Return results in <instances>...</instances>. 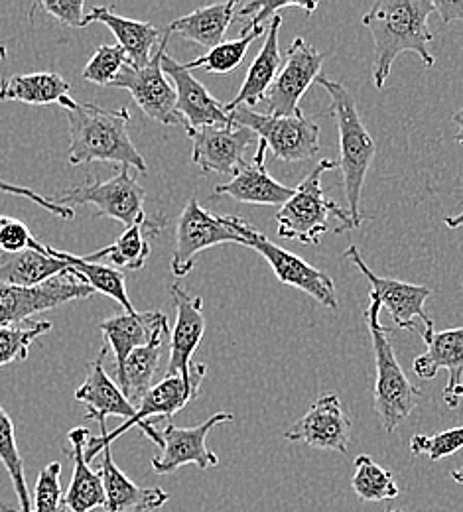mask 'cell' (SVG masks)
Returning a JSON list of instances; mask_svg holds the SVG:
<instances>
[{"instance_id": "cell-23", "label": "cell", "mask_w": 463, "mask_h": 512, "mask_svg": "<svg viewBox=\"0 0 463 512\" xmlns=\"http://www.w3.org/2000/svg\"><path fill=\"white\" fill-rule=\"evenodd\" d=\"M266 150V144L259 142L255 160L251 164H245L227 184H219L213 192V197L229 195L239 203L282 207L292 197L294 188L282 186L268 174L265 166Z\"/></svg>"}, {"instance_id": "cell-32", "label": "cell", "mask_w": 463, "mask_h": 512, "mask_svg": "<svg viewBox=\"0 0 463 512\" xmlns=\"http://www.w3.org/2000/svg\"><path fill=\"white\" fill-rule=\"evenodd\" d=\"M166 335H158L150 345L134 349L127 357L121 371H117L119 388L123 390L125 398L133 404L134 408L140 404L144 394L154 386L152 381L156 377V371L160 367V357L164 353V341Z\"/></svg>"}, {"instance_id": "cell-17", "label": "cell", "mask_w": 463, "mask_h": 512, "mask_svg": "<svg viewBox=\"0 0 463 512\" xmlns=\"http://www.w3.org/2000/svg\"><path fill=\"white\" fill-rule=\"evenodd\" d=\"M284 438L288 442L304 444L308 448L347 453L351 438V420L345 414L339 396L326 392L308 408V412L298 422H294Z\"/></svg>"}, {"instance_id": "cell-52", "label": "cell", "mask_w": 463, "mask_h": 512, "mask_svg": "<svg viewBox=\"0 0 463 512\" xmlns=\"http://www.w3.org/2000/svg\"><path fill=\"white\" fill-rule=\"evenodd\" d=\"M389 512H404V511H389Z\"/></svg>"}, {"instance_id": "cell-2", "label": "cell", "mask_w": 463, "mask_h": 512, "mask_svg": "<svg viewBox=\"0 0 463 512\" xmlns=\"http://www.w3.org/2000/svg\"><path fill=\"white\" fill-rule=\"evenodd\" d=\"M66 117L71 140L67 160L71 166L119 162L146 174V160L136 150L129 134L131 113L127 107L107 111L93 103H77L66 111Z\"/></svg>"}, {"instance_id": "cell-40", "label": "cell", "mask_w": 463, "mask_h": 512, "mask_svg": "<svg viewBox=\"0 0 463 512\" xmlns=\"http://www.w3.org/2000/svg\"><path fill=\"white\" fill-rule=\"evenodd\" d=\"M463 448V426L452 428L434 436H412L410 451L414 455H428L430 461H440Z\"/></svg>"}, {"instance_id": "cell-1", "label": "cell", "mask_w": 463, "mask_h": 512, "mask_svg": "<svg viewBox=\"0 0 463 512\" xmlns=\"http://www.w3.org/2000/svg\"><path fill=\"white\" fill-rule=\"evenodd\" d=\"M432 12L436 10L430 0H377L363 16V26L375 42L373 83L377 89L385 87L395 60L404 52L416 54L426 67L436 64L430 54Z\"/></svg>"}, {"instance_id": "cell-19", "label": "cell", "mask_w": 463, "mask_h": 512, "mask_svg": "<svg viewBox=\"0 0 463 512\" xmlns=\"http://www.w3.org/2000/svg\"><path fill=\"white\" fill-rule=\"evenodd\" d=\"M170 294L176 306V325L170 331V359L166 377L180 375L190 379L194 375V353L205 333L203 300L199 296H190L180 284L170 286Z\"/></svg>"}, {"instance_id": "cell-37", "label": "cell", "mask_w": 463, "mask_h": 512, "mask_svg": "<svg viewBox=\"0 0 463 512\" xmlns=\"http://www.w3.org/2000/svg\"><path fill=\"white\" fill-rule=\"evenodd\" d=\"M52 331L50 321H28L24 325H0V367L26 361L32 343Z\"/></svg>"}, {"instance_id": "cell-50", "label": "cell", "mask_w": 463, "mask_h": 512, "mask_svg": "<svg viewBox=\"0 0 463 512\" xmlns=\"http://www.w3.org/2000/svg\"><path fill=\"white\" fill-rule=\"evenodd\" d=\"M6 56H8V50H6V46L0 42V62L6 60Z\"/></svg>"}, {"instance_id": "cell-48", "label": "cell", "mask_w": 463, "mask_h": 512, "mask_svg": "<svg viewBox=\"0 0 463 512\" xmlns=\"http://www.w3.org/2000/svg\"><path fill=\"white\" fill-rule=\"evenodd\" d=\"M446 225H448L450 229H460V227H463V211L460 215L446 217Z\"/></svg>"}, {"instance_id": "cell-13", "label": "cell", "mask_w": 463, "mask_h": 512, "mask_svg": "<svg viewBox=\"0 0 463 512\" xmlns=\"http://www.w3.org/2000/svg\"><path fill=\"white\" fill-rule=\"evenodd\" d=\"M324 54L318 52L304 38H296L288 48L286 60L280 67L274 83L266 93L265 103L268 115L272 117H298L300 99L310 89L312 83L318 81Z\"/></svg>"}, {"instance_id": "cell-8", "label": "cell", "mask_w": 463, "mask_h": 512, "mask_svg": "<svg viewBox=\"0 0 463 512\" xmlns=\"http://www.w3.org/2000/svg\"><path fill=\"white\" fill-rule=\"evenodd\" d=\"M229 221L233 229L247 241L249 249H255L259 255L265 256L268 266L272 268L274 276L292 288L302 290L310 298H314L318 304L337 310V294L333 280L320 268L308 264L304 258L274 245L268 241L261 231H257L251 223H247L243 217L229 215Z\"/></svg>"}, {"instance_id": "cell-30", "label": "cell", "mask_w": 463, "mask_h": 512, "mask_svg": "<svg viewBox=\"0 0 463 512\" xmlns=\"http://www.w3.org/2000/svg\"><path fill=\"white\" fill-rule=\"evenodd\" d=\"M237 8L239 6L235 0L201 6L198 10L174 20L168 26V32L178 34L201 48H207L209 52L223 42L231 22L237 18Z\"/></svg>"}, {"instance_id": "cell-47", "label": "cell", "mask_w": 463, "mask_h": 512, "mask_svg": "<svg viewBox=\"0 0 463 512\" xmlns=\"http://www.w3.org/2000/svg\"><path fill=\"white\" fill-rule=\"evenodd\" d=\"M454 123H456V127H458V132H456V142H460L463 146V107L460 111H456V115H454Z\"/></svg>"}, {"instance_id": "cell-39", "label": "cell", "mask_w": 463, "mask_h": 512, "mask_svg": "<svg viewBox=\"0 0 463 512\" xmlns=\"http://www.w3.org/2000/svg\"><path fill=\"white\" fill-rule=\"evenodd\" d=\"M62 463L54 461L46 465L36 481L34 489V509L32 512H66L64 489L60 483Z\"/></svg>"}, {"instance_id": "cell-25", "label": "cell", "mask_w": 463, "mask_h": 512, "mask_svg": "<svg viewBox=\"0 0 463 512\" xmlns=\"http://www.w3.org/2000/svg\"><path fill=\"white\" fill-rule=\"evenodd\" d=\"M87 442H89L87 428H75L69 432V444H71L69 457L73 459V475L64 497V505L71 512L105 509L103 477H101V471L91 469L89 461L85 459Z\"/></svg>"}, {"instance_id": "cell-20", "label": "cell", "mask_w": 463, "mask_h": 512, "mask_svg": "<svg viewBox=\"0 0 463 512\" xmlns=\"http://www.w3.org/2000/svg\"><path fill=\"white\" fill-rule=\"evenodd\" d=\"M107 347L101 355L87 365L85 383L75 390V400L87 406L85 420H97L101 434H107V418H125L131 420L136 412L133 404L125 398L119 384L115 383L103 369V359Z\"/></svg>"}, {"instance_id": "cell-27", "label": "cell", "mask_w": 463, "mask_h": 512, "mask_svg": "<svg viewBox=\"0 0 463 512\" xmlns=\"http://www.w3.org/2000/svg\"><path fill=\"white\" fill-rule=\"evenodd\" d=\"M282 26V16L276 14L272 16L268 28H266V40L259 52V56L255 58V62L249 67L245 83L241 85L239 93L235 95L233 101H229L225 105V113L229 115L233 109L245 105L249 109H255L259 103L265 101L266 93L270 89V85L274 83L282 58H280V46H278V32Z\"/></svg>"}, {"instance_id": "cell-24", "label": "cell", "mask_w": 463, "mask_h": 512, "mask_svg": "<svg viewBox=\"0 0 463 512\" xmlns=\"http://www.w3.org/2000/svg\"><path fill=\"white\" fill-rule=\"evenodd\" d=\"M93 22H101L111 28V32L119 42L117 46L125 50L129 65L134 69L148 65L156 52V44L162 42L160 30L154 24L119 16L109 6H93L91 12L85 16L83 28H87Z\"/></svg>"}, {"instance_id": "cell-16", "label": "cell", "mask_w": 463, "mask_h": 512, "mask_svg": "<svg viewBox=\"0 0 463 512\" xmlns=\"http://www.w3.org/2000/svg\"><path fill=\"white\" fill-rule=\"evenodd\" d=\"M194 142L192 162L201 174H223L235 176L247 162V148L259 140L249 128L237 127L233 123L225 127H203L188 134Z\"/></svg>"}, {"instance_id": "cell-21", "label": "cell", "mask_w": 463, "mask_h": 512, "mask_svg": "<svg viewBox=\"0 0 463 512\" xmlns=\"http://www.w3.org/2000/svg\"><path fill=\"white\" fill-rule=\"evenodd\" d=\"M101 477L105 487V512H150L162 509L170 495L160 487H138L115 463L113 449L101 451Z\"/></svg>"}, {"instance_id": "cell-6", "label": "cell", "mask_w": 463, "mask_h": 512, "mask_svg": "<svg viewBox=\"0 0 463 512\" xmlns=\"http://www.w3.org/2000/svg\"><path fill=\"white\" fill-rule=\"evenodd\" d=\"M58 205H93L97 217H109L125 225V229L134 225H150V219L144 211L146 192L138 186L136 176L129 166H121V170L101 182L87 178L83 184L69 188L66 193L54 199Z\"/></svg>"}, {"instance_id": "cell-33", "label": "cell", "mask_w": 463, "mask_h": 512, "mask_svg": "<svg viewBox=\"0 0 463 512\" xmlns=\"http://www.w3.org/2000/svg\"><path fill=\"white\" fill-rule=\"evenodd\" d=\"M166 225V219H154L150 225H134L125 229V233L109 247L91 253V255L83 256L89 262H97V260H109L119 268H127V270H140L148 256H150V243L148 237L158 235Z\"/></svg>"}, {"instance_id": "cell-15", "label": "cell", "mask_w": 463, "mask_h": 512, "mask_svg": "<svg viewBox=\"0 0 463 512\" xmlns=\"http://www.w3.org/2000/svg\"><path fill=\"white\" fill-rule=\"evenodd\" d=\"M233 422V414L217 412L194 428H180L172 422L160 432V455L152 457V469L158 475H170L184 465H198L201 471L219 465V457L207 448V436L215 426Z\"/></svg>"}, {"instance_id": "cell-7", "label": "cell", "mask_w": 463, "mask_h": 512, "mask_svg": "<svg viewBox=\"0 0 463 512\" xmlns=\"http://www.w3.org/2000/svg\"><path fill=\"white\" fill-rule=\"evenodd\" d=\"M229 119L237 127L255 132L259 142L282 162H306L320 152V127L304 117H272L245 105L233 109Z\"/></svg>"}, {"instance_id": "cell-31", "label": "cell", "mask_w": 463, "mask_h": 512, "mask_svg": "<svg viewBox=\"0 0 463 512\" xmlns=\"http://www.w3.org/2000/svg\"><path fill=\"white\" fill-rule=\"evenodd\" d=\"M48 255L64 260L67 264V272L71 276H75L77 280H81L83 284H87L89 288H93L99 294L109 296L111 300H115L127 314H134L133 302L129 300L127 294V284H125V274L117 268L111 266H103L97 262H89L83 256L71 255L66 251H58L46 245Z\"/></svg>"}, {"instance_id": "cell-3", "label": "cell", "mask_w": 463, "mask_h": 512, "mask_svg": "<svg viewBox=\"0 0 463 512\" xmlns=\"http://www.w3.org/2000/svg\"><path fill=\"white\" fill-rule=\"evenodd\" d=\"M330 95V111L339 132V170L343 180V192L349 207L351 229H357L365 215L361 211V197L367 180V172L375 160L377 144L371 132L363 125L357 111V103L349 89L330 77H318L316 81Z\"/></svg>"}, {"instance_id": "cell-14", "label": "cell", "mask_w": 463, "mask_h": 512, "mask_svg": "<svg viewBox=\"0 0 463 512\" xmlns=\"http://www.w3.org/2000/svg\"><path fill=\"white\" fill-rule=\"evenodd\" d=\"M95 290L71 274H60L40 286L20 288L0 284V325H20L22 321L93 296Z\"/></svg>"}, {"instance_id": "cell-4", "label": "cell", "mask_w": 463, "mask_h": 512, "mask_svg": "<svg viewBox=\"0 0 463 512\" xmlns=\"http://www.w3.org/2000/svg\"><path fill=\"white\" fill-rule=\"evenodd\" d=\"M381 304L371 300L365 308V320L373 341L375 353V412L385 432H395L400 422H404L416 408L422 390L408 381L404 369L400 367L389 335L398 331L397 327H385L379 321Z\"/></svg>"}, {"instance_id": "cell-51", "label": "cell", "mask_w": 463, "mask_h": 512, "mask_svg": "<svg viewBox=\"0 0 463 512\" xmlns=\"http://www.w3.org/2000/svg\"><path fill=\"white\" fill-rule=\"evenodd\" d=\"M0 512H20L16 511V509H12V507H8L6 503H0Z\"/></svg>"}, {"instance_id": "cell-44", "label": "cell", "mask_w": 463, "mask_h": 512, "mask_svg": "<svg viewBox=\"0 0 463 512\" xmlns=\"http://www.w3.org/2000/svg\"><path fill=\"white\" fill-rule=\"evenodd\" d=\"M0 192L10 193V195H18V197H26V199L34 201L36 205H40V207L48 209L52 215H56V217H60V219H73V217H75V211H73L71 207L58 205L56 201H52V199H48V197H44V195H40V193L30 190V188L10 184V182H6V180H2V178H0Z\"/></svg>"}, {"instance_id": "cell-42", "label": "cell", "mask_w": 463, "mask_h": 512, "mask_svg": "<svg viewBox=\"0 0 463 512\" xmlns=\"http://www.w3.org/2000/svg\"><path fill=\"white\" fill-rule=\"evenodd\" d=\"M36 239L28 227L12 217H4L0 225V253H20L32 247Z\"/></svg>"}, {"instance_id": "cell-18", "label": "cell", "mask_w": 463, "mask_h": 512, "mask_svg": "<svg viewBox=\"0 0 463 512\" xmlns=\"http://www.w3.org/2000/svg\"><path fill=\"white\" fill-rule=\"evenodd\" d=\"M162 69L168 79L174 81L176 89V115L182 121L186 132H194L203 127H225L231 123L225 113V105L219 103L186 64L176 62L168 54L162 56Z\"/></svg>"}, {"instance_id": "cell-49", "label": "cell", "mask_w": 463, "mask_h": 512, "mask_svg": "<svg viewBox=\"0 0 463 512\" xmlns=\"http://www.w3.org/2000/svg\"><path fill=\"white\" fill-rule=\"evenodd\" d=\"M450 475H452V479H454V481H456V483H458V485L463 489V465L460 469H454Z\"/></svg>"}, {"instance_id": "cell-41", "label": "cell", "mask_w": 463, "mask_h": 512, "mask_svg": "<svg viewBox=\"0 0 463 512\" xmlns=\"http://www.w3.org/2000/svg\"><path fill=\"white\" fill-rule=\"evenodd\" d=\"M286 8H300L308 14H312L318 8V2L316 0H286V2H257V0H253V2L237 8L239 18H243V16L249 18V24L243 28L241 34H247L255 28H263L265 20L276 16L280 10H286Z\"/></svg>"}, {"instance_id": "cell-5", "label": "cell", "mask_w": 463, "mask_h": 512, "mask_svg": "<svg viewBox=\"0 0 463 512\" xmlns=\"http://www.w3.org/2000/svg\"><path fill=\"white\" fill-rule=\"evenodd\" d=\"M335 166L337 164L331 160H320L308 178L294 188L292 197L276 213L278 237L292 239L302 245H318L330 229V215H335L341 221V225L335 229L337 235L351 231L349 213L339 209L322 186V178Z\"/></svg>"}, {"instance_id": "cell-29", "label": "cell", "mask_w": 463, "mask_h": 512, "mask_svg": "<svg viewBox=\"0 0 463 512\" xmlns=\"http://www.w3.org/2000/svg\"><path fill=\"white\" fill-rule=\"evenodd\" d=\"M60 274H69L66 262L48 255L38 241L20 253H0V284L34 288Z\"/></svg>"}, {"instance_id": "cell-38", "label": "cell", "mask_w": 463, "mask_h": 512, "mask_svg": "<svg viewBox=\"0 0 463 512\" xmlns=\"http://www.w3.org/2000/svg\"><path fill=\"white\" fill-rule=\"evenodd\" d=\"M127 64L129 60L121 46H99L89 64L85 65L81 77L89 83L109 87Z\"/></svg>"}, {"instance_id": "cell-34", "label": "cell", "mask_w": 463, "mask_h": 512, "mask_svg": "<svg viewBox=\"0 0 463 512\" xmlns=\"http://www.w3.org/2000/svg\"><path fill=\"white\" fill-rule=\"evenodd\" d=\"M355 495L365 503H383L397 499L398 489L395 475L373 461L369 455L355 457V473L351 477Z\"/></svg>"}, {"instance_id": "cell-12", "label": "cell", "mask_w": 463, "mask_h": 512, "mask_svg": "<svg viewBox=\"0 0 463 512\" xmlns=\"http://www.w3.org/2000/svg\"><path fill=\"white\" fill-rule=\"evenodd\" d=\"M168 40L170 32L166 30L148 65L140 69L125 65L109 87L127 89L148 119L166 127H182V121L176 115V89L162 69V56L166 54Z\"/></svg>"}, {"instance_id": "cell-36", "label": "cell", "mask_w": 463, "mask_h": 512, "mask_svg": "<svg viewBox=\"0 0 463 512\" xmlns=\"http://www.w3.org/2000/svg\"><path fill=\"white\" fill-rule=\"evenodd\" d=\"M265 32V26H263V28H255L247 34H241V38H237V40L221 42L217 48L209 50L205 56H201L198 60L186 64V67L190 71L192 69H205L207 73H219V75L229 73L235 67H239V64L245 60L251 44L255 40H259Z\"/></svg>"}, {"instance_id": "cell-11", "label": "cell", "mask_w": 463, "mask_h": 512, "mask_svg": "<svg viewBox=\"0 0 463 512\" xmlns=\"http://www.w3.org/2000/svg\"><path fill=\"white\" fill-rule=\"evenodd\" d=\"M229 243L247 247V241L233 229L229 215H213L192 197L176 223V245L170 262L172 272L178 278L190 274L203 251Z\"/></svg>"}, {"instance_id": "cell-43", "label": "cell", "mask_w": 463, "mask_h": 512, "mask_svg": "<svg viewBox=\"0 0 463 512\" xmlns=\"http://www.w3.org/2000/svg\"><path fill=\"white\" fill-rule=\"evenodd\" d=\"M46 14L56 18L67 28H83L85 22V2L83 0H44L38 4Z\"/></svg>"}, {"instance_id": "cell-22", "label": "cell", "mask_w": 463, "mask_h": 512, "mask_svg": "<svg viewBox=\"0 0 463 512\" xmlns=\"http://www.w3.org/2000/svg\"><path fill=\"white\" fill-rule=\"evenodd\" d=\"M105 347L113 351L117 371L123 369L134 349L150 345L158 335L170 333L168 318L162 312H134L115 316L101 323Z\"/></svg>"}, {"instance_id": "cell-46", "label": "cell", "mask_w": 463, "mask_h": 512, "mask_svg": "<svg viewBox=\"0 0 463 512\" xmlns=\"http://www.w3.org/2000/svg\"><path fill=\"white\" fill-rule=\"evenodd\" d=\"M463 398V384H460L458 388H454L448 396H444V400H446V404L450 406V408H456L458 404H460V400Z\"/></svg>"}, {"instance_id": "cell-45", "label": "cell", "mask_w": 463, "mask_h": 512, "mask_svg": "<svg viewBox=\"0 0 463 512\" xmlns=\"http://www.w3.org/2000/svg\"><path fill=\"white\" fill-rule=\"evenodd\" d=\"M434 10L440 14L444 24L463 20V0H458V2H444V0L434 2Z\"/></svg>"}, {"instance_id": "cell-26", "label": "cell", "mask_w": 463, "mask_h": 512, "mask_svg": "<svg viewBox=\"0 0 463 512\" xmlns=\"http://www.w3.org/2000/svg\"><path fill=\"white\" fill-rule=\"evenodd\" d=\"M426 353L412 361V371L422 381H432L442 369L448 371V384L444 396L462 384L463 379V327L432 333L426 339Z\"/></svg>"}, {"instance_id": "cell-35", "label": "cell", "mask_w": 463, "mask_h": 512, "mask_svg": "<svg viewBox=\"0 0 463 512\" xmlns=\"http://www.w3.org/2000/svg\"><path fill=\"white\" fill-rule=\"evenodd\" d=\"M0 461L10 475L14 493L20 503V512H32V499H30V489L24 475V461L16 444L14 422L8 416V412L2 408V404H0Z\"/></svg>"}, {"instance_id": "cell-9", "label": "cell", "mask_w": 463, "mask_h": 512, "mask_svg": "<svg viewBox=\"0 0 463 512\" xmlns=\"http://www.w3.org/2000/svg\"><path fill=\"white\" fill-rule=\"evenodd\" d=\"M207 375V367L196 363L194 367V375L190 379H184L180 375L174 377H164V381L154 384L144 398L140 400V404L136 406L131 420H125L121 426H117L113 432L101 434L99 438H93L87 442L85 446V459L91 461L95 459L105 448H111V444L121 438L123 434H127L133 428H140L146 422H152L154 418H172L176 416L180 410H184L192 400L198 398L199 386L203 383Z\"/></svg>"}, {"instance_id": "cell-10", "label": "cell", "mask_w": 463, "mask_h": 512, "mask_svg": "<svg viewBox=\"0 0 463 512\" xmlns=\"http://www.w3.org/2000/svg\"><path fill=\"white\" fill-rule=\"evenodd\" d=\"M341 256L343 260H351L359 268V272L369 280V300H377L381 308H385L391 314V318L397 323L398 331H418L424 341L434 333V321L424 310L426 300L432 296V290L428 286L400 282L395 278L375 274L367 266L355 245H351Z\"/></svg>"}, {"instance_id": "cell-28", "label": "cell", "mask_w": 463, "mask_h": 512, "mask_svg": "<svg viewBox=\"0 0 463 512\" xmlns=\"http://www.w3.org/2000/svg\"><path fill=\"white\" fill-rule=\"evenodd\" d=\"M71 85L54 71L20 73L0 81V101H18L26 105H54L58 103L69 111L77 105L69 97Z\"/></svg>"}]
</instances>
